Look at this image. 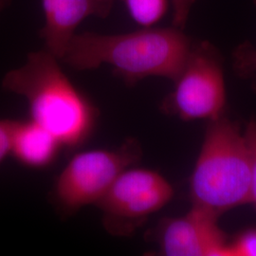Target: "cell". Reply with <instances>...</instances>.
<instances>
[{"label": "cell", "mask_w": 256, "mask_h": 256, "mask_svg": "<svg viewBox=\"0 0 256 256\" xmlns=\"http://www.w3.org/2000/svg\"><path fill=\"white\" fill-rule=\"evenodd\" d=\"M230 256H256V228L242 230L229 243Z\"/></svg>", "instance_id": "obj_12"}, {"label": "cell", "mask_w": 256, "mask_h": 256, "mask_svg": "<svg viewBox=\"0 0 256 256\" xmlns=\"http://www.w3.org/2000/svg\"><path fill=\"white\" fill-rule=\"evenodd\" d=\"M194 42L180 28H140L120 34H76L61 61L78 70L110 64L128 86L149 77L172 81L182 72Z\"/></svg>", "instance_id": "obj_1"}, {"label": "cell", "mask_w": 256, "mask_h": 256, "mask_svg": "<svg viewBox=\"0 0 256 256\" xmlns=\"http://www.w3.org/2000/svg\"><path fill=\"white\" fill-rule=\"evenodd\" d=\"M244 136L247 140L252 160L250 203L254 204L256 210V118H252L248 122Z\"/></svg>", "instance_id": "obj_13"}, {"label": "cell", "mask_w": 256, "mask_h": 256, "mask_svg": "<svg viewBox=\"0 0 256 256\" xmlns=\"http://www.w3.org/2000/svg\"><path fill=\"white\" fill-rule=\"evenodd\" d=\"M16 122L14 120H0V162L10 154L12 137Z\"/></svg>", "instance_id": "obj_15"}, {"label": "cell", "mask_w": 256, "mask_h": 256, "mask_svg": "<svg viewBox=\"0 0 256 256\" xmlns=\"http://www.w3.org/2000/svg\"><path fill=\"white\" fill-rule=\"evenodd\" d=\"M252 160L246 138L225 116L210 120L190 178L192 207L218 218L250 202Z\"/></svg>", "instance_id": "obj_3"}, {"label": "cell", "mask_w": 256, "mask_h": 256, "mask_svg": "<svg viewBox=\"0 0 256 256\" xmlns=\"http://www.w3.org/2000/svg\"><path fill=\"white\" fill-rule=\"evenodd\" d=\"M115 0H41L45 25L41 37L45 50L61 60L77 28L92 16H110Z\"/></svg>", "instance_id": "obj_8"}, {"label": "cell", "mask_w": 256, "mask_h": 256, "mask_svg": "<svg viewBox=\"0 0 256 256\" xmlns=\"http://www.w3.org/2000/svg\"><path fill=\"white\" fill-rule=\"evenodd\" d=\"M2 86L25 98L30 120L46 128L63 147L81 146L95 128L97 110L46 50L28 55L25 64L5 74Z\"/></svg>", "instance_id": "obj_2"}, {"label": "cell", "mask_w": 256, "mask_h": 256, "mask_svg": "<svg viewBox=\"0 0 256 256\" xmlns=\"http://www.w3.org/2000/svg\"><path fill=\"white\" fill-rule=\"evenodd\" d=\"M156 242L160 256H230V241L218 218L194 207L183 216L162 220Z\"/></svg>", "instance_id": "obj_7"}, {"label": "cell", "mask_w": 256, "mask_h": 256, "mask_svg": "<svg viewBox=\"0 0 256 256\" xmlns=\"http://www.w3.org/2000/svg\"><path fill=\"white\" fill-rule=\"evenodd\" d=\"M173 196L174 189L164 176L131 166L120 174L96 206L110 234L128 238L171 202Z\"/></svg>", "instance_id": "obj_6"}, {"label": "cell", "mask_w": 256, "mask_h": 256, "mask_svg": "<svg viewBox=\"0 0 256 256\" xmlns=\"http://www.w3.org/2000/svg\"><path fill=\"white\" fill-rule=\"evenodd\" d=\"M129 16L140 28L155 27L164 18L171 0H119Z\"/></svg>", "instance_id": "obj_10"}, {"label": "cell", "mask_w": 256, "mask_h": 256, "mask_svg": "<svg viewBox=\"0 0 256 256\" xmlns=\"http://www.w3.org/2000/svg\"><path fill=\"white\" fill-rule=\"evenodd\" d=\"M142 147L128 138L115 149H95L78 153L58 176L52 196L63 214L97 204L126 169L140 158Z\"/></svg>", "instance_id": "obj_4"}, {"label": "cell", "mask_w": 256, "mask_h": 256, "mask_svg": "<svg viewBox=\"0 0 256 256\" xmlns=\"http://www.w3.org/2000/svg\"><path fill=\"white\" fill-rule=\"evenodd\" d=\"M232 66L236 74L242 79L250 81L256 86V46L245 41L234 50Z\"/></svg>", "instance_id": "obj_11"}, {"label": "cell", "mask_w": 256, "mask_h": 256, "mask_svg": "<svg viewBox=\"0 0 256 256\" xmlns=\"http://www.w3.org/2000/svg\"><path fill=\"white\" fill-rule=\"evenodd\" d=\"M252 1H254V4H256V0H252Z\"/></svg>", "instance_id": "obj_17"}, {"label": "cell", "mask_w": 256, "mask_h": 256, "mask_svg": "<svg viewBox=\"0 0 256 256\" xmlns=\"http://www.w3.org/2000/svg\"><path fill=\"white\" fill-rule=\"evenodd\" d=\"M174 88L162 102L166 113L183 120H214L227 102L223 58L209 41L194 42Z\"/></svg>", "instance_id": "obj_5"}, {"label": "cell", "mask_w": 256, "mask_h": 256, "mask_svg": "<svg viewBox=\"0 0 256 256\" xmlns=\"http://www.w3.org/2000/svg\"><path fill=\"white\" fill-rule=\"evenodd\" d=\"M9 2L10 0H0V14L3 12V10L7 7Z\"/></svg>", "instance_id": "obj_16"}, {"label": "cell", "mask_w": 256, "mask_h": 256, "mask_svg": "<svg viewBox=\"0 0 256 256\" xmlns=\"http://www.w3.org/2000/svg\"><path fill=\"white\" fill-rule=\"evenodd\" d=\"M61 147L59 140L34 120L16 122L10 155L21 164L34 169L45 168L54 162Z\"/></svg>", "instance_id": "obj_9"}, {"label": "cell", "mask_w": 256, "mask_h": 256, "mask_svg": "<svg viewBox=\"0 0 256 256\" xmlns=\"http://www.w3.org/2000/svg\"><path fill=\"white\" fill-rule=\"evenodd\" d=\"M198 0H171V9L173 14V26L184 30L191 10Z\"/></svg>", "instance_id": "obj_14"}]
</instances>
